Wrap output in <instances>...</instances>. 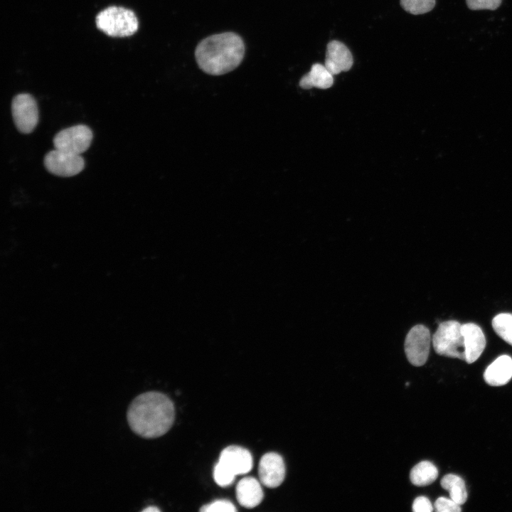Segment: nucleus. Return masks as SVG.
<instances>
[{
    "label": "nucleus",
    "instance_id": "obj_1",
    "mask_svg": "<svg viewBox=\"0 0 512 512\" xmlns=\"http://www.w3.org/2000/svg\"><path fill=\"white\" fill-rule=\"evenodd\" d=\"M175 418L173 402L165 394L149 391L137 395L129 404L127 420L130 429L137 435L156 438L166 434Z\"/></svg>",
    "mask_w": 512,
    "mask_h": 512
},
{
    "label": "nucleus",
    "instance_id": "obj_2",
    "mask_svg": "<svg viewBox=\"0 0 512 512\" xmlns=\"http://www.w3.org/2000/svg\"><path fill=\"white\" fill-rule=\"evenodd\" d=\"M245 45L242 38L233 32L214 34L201 41L195 50L199 68L212 75L235 70L242 62Z\"/></svg>",
    "mask_w": 512,
    "mask_h": 512
},
{
    "label": "nucleus",
    "instance_id": "obj_3",
    "mask_svg": "<svg viewBox=\"0 0 512 512\" xmlns=\"http://www.w3.org/2000/svg\"><path fill=\"white\" fill-rule=\"evenodd\" d=\"M97 27L112 37H127L138 29L139 22L130 9L112 6L101 11L96 16Z\"/></svg>",
    "mask_w": 512,
    "mask_h": 512
},
{
    "label": "nucleus",
    "instance_id": "obj_4",
    "mask_svg": "<svg viewBox=\"0 0 512 512\" xmlns=\"http://www.w3.org/2000/svg\"><path fill=\"white\" fill-rule=\"evenodd\" d=\"M435 352L450 358L465 361V348L462 324L454 320L442 322L432 336Z\"/></svg>",
    "mask_w": 512,
    "mask_h": 512
},
{
    "label": "nucleus",
    "instance_id": "obj_5",
    "mask_svg": "<svg viewBox=\"0 0 512 512\" xmlns=\"http://www.w3.org/2000/svg\"><path fill=\"white\" fill-rule=\"evenodd\" d=\"M93 134L91 129L85 124L72 126L58 132L53 138L55 149L79 154L90 146Z\"/></svg>",
    "mask_w": 512,
    "mask_h": 512
},
{
    "label": "nucleus",
    "instance_id": "obj_6",
    "mask_svg": "<svg viewBox=\"0 0 512 512\" xmlns=\"http://www.w3.org/2000/svg\"><path fill=\"white\" fill-rule=\"evenodd\" d=\"M11 113L16 127L23 134L32 132L38 122L36 101L28 93H20L13 98Z\"/></svg>",
    "mask_w": 512,
    "mask_h": 512
},
{
    "label": "nucleus",
    "instance_id": "obj_7",
    "mask_svg": "<svg viewBox=\"0 0 512 512\" xmlns=\"http://www.w3.org/2000/svg\"><path fill=\"white\" fill-rule=\"evenodd\" d=\"M431 343L430 330L422 324L414 326L405 340V352L408 361L414 366H423L429 356Z\"/></svg>",
    "mask_w": 512,
    "mask_h": 512
},
{
    "label": "nucleus",
    "instance_id": "obj_8",
    "mask_svg": "<svg viewBox=\"0 0 512 512\" xmlns=\"http://www.w3.org/2000/svg\"><path fill=\"white\" fill-rule=\"evenodd\" d=\"M43 162L50 173L63 177L77 175L85 167V161L80 155L56 149L46 154Z\"/></svg>",
    "mask_w": 512,
    "mask_h": 512
},
{
    "label": "nucleus",
    "instance_id": "obj_9",
    "mask_svg": "<svg viewBox=\"0 0 512 512\" xmlns=\"http://www.w3.org/2000/svg\"><path fill=\"white\" fill-rule=\"evenodd\" d=\"M260 480L269 488H276L284 481L285 465L281 455L275 452L265 454L258 466Z\"/></svg>",
    "mask_w": 512,
    "mask_h": 512
},
{
    "label": "nucleus",
    "instance_id": "obj_10",
    "mask_svg": "<svg viewBox=\"0 0 512 512\" xmlns=\"http://www.w3.org/2000/svg\"><path fill=\"white\" fill-rule=\"evenodd\" d=\"M218 462L235 476L249 472L253 465L250 452L240 446L232 445L225 448L220 453Z\"/></svg>",
    "mask_w": 512,
    "mask_h": 512
},
{
    "label": "nucleus",
    "instance_id": "obj_11",
    "mask_svg": "<svg viewBox=\"0 0 512 512\" xmlns=\"http://www.w3.org/2000/svg\"><path fill=\"white\" fill-rule=\"evenodd\" d=\"M353 62L351 51L343 43L332 41L327 44L324 65L333 75L349 70Z\"/></svg>",
    "mask_w": 512,
    "mask_h": 512
},
{
    "label": "nucleus",
    "instance_id": "obj_12",
    "mask_svg": "<svg viewBox=\"0 0 512 512\" xmlns=\"http://www.w3.org/2000/svg\"><path fill=\"white\" fill-rule=\"evenodd\" d=\"M465 348V361L470 364L481 355L486 346V338L481 329L474 323L462 325Z\"/></svg>",
    "mask_w": 512,
    "mask_h": 512
},
{
    "label": "nucleus",
    "instance_id": "obj_13",
    "mask_svg": "<svg viewBox=\"0 0 512 512\" xmlns=\"http://www.w3.org/2000/svg\"><path fill=\"white\" fill-rule=\"evenodd\" d=\"M262 486L255 478L245 477L236 486V498L243 507L252 508L259 505L263 499Z\"/></svg>",
    "mask_w": 512,
    "mask_h": 512
},
{
    "label": "nucleus",
    "instance_id": "obj_14",
    "mask_svg": "<svg viewBox=\"0 0 512 512\" xmlns=\"http://www.w3.org/2000/svg\"><path fill=\"white\" fill-rule=\"evenodd\" d=\"M512 378V358L502 355L493 361L485 370L484 378L491 386H501Z\"/></svg>",
    "mask_w": 512,
    "mask_h": 512
},
{
    "label": "nucleus",
    "instance_id": "obj_15",
    "mask_svg": "<svg viewBox=\"0 0 512 512\" xmlns=\"http://www.w3.org/2000/svg\"><path fill=\"white\" fill-rule=\"evenodd\" d=\"M333 82V75L326 66L315 63L311 66V70L301 78L299 86L303 89H327L332 86Z\"/></svg>",
    "mask_w": 512,
    "mask_h": 512
},
{
    "label": "nucleus",
    "instance_id": "obj_16",
    "mask_svg": "<svg viewBox=\"0 0 512 512\" xmlns=\"http://www.w3.org/2000/svg\"><path fill=\"white\" fill-rule=\"evenodd\" d=\"M438 476V469L429 461H422L410 471L411 482L417 486H425L433 483Z\"/></svg>",
    "mask_w": 512,
    "mask_h": 512
},
{
    "label": "nucleus",
    "instance_id": "obj_17",
    "mask_svg": "<svg viewBox=\"0 0 512 512\" xmlns=\"http://www.w3.org/2000/svg\"><path fill=\"white\" fill-rule=\"evenodd\" d=\"M442 487L448 491L449 497L459 505L464 504L467 499L465 482L460 476L449 474L442 477L440 481Z\"/></svg>",
    "mask_w": 512,
    "mask_h": 512
},
{
    "label": "nucleus",
    "instance_id": "obj_18",
    "mask_svg": "<svg viewBox=\"0 0 512 512\" xmlns=\"http://www.w3.org/2000/svg\"><path fill=\"white\" fill-rule=\"evenodd\" d=\"M491 324L496 334L512 346V314H498L494 317Z\"/></svg>",
    "mask_w": 512,
    "mask_h": 512
},
{
    "label": "nucleus",
    "instance_id": "obj_19",
    "mask_svg": "<svg viewBox=\"0 0 512 512\" xmlns=\"http://www.w3.org/2000/svg\"><path fill=\"white\" fill-rule=\"evenodd\" d=\"M400 3L407 12L418 15L431 11L435 5V0H400Z\"/></svg>",
    "mask_w": 512,
    "mask_h": 512
},
{
    "label": "nucleus",
    "instance_id": "obj_20",
    "mask_svg": "<svg viewBox=\"0 0 512 512\" xmlns=\"http://www.w3.org/2000/svg\"><path fill=\"white\" fill-rule=\"evenodd\" d=\"M235 477V475L219 462L215 465L213 478L218 485L228 486L234 481Z\"/></svg>",
    "mask_w": 512,
    "mask_h": 512
},
{
    "label": "nucleus",
    "instance_id": "obj_21",
    "mask_svg": "<svg viewBox=\"0 0 512 512\" xmlns=\"http://www.w3.org/2000/svg\"><path fill=\"white\" fill-rule=\"evenodd\" d=\"M200 511L203 512H235L237 509L230 501L220 499L203 506Z\"/></svg>",
    "mask_w": 512,
    "mask_h": 512
},
{
    "label": "nucleus",
    "instance_id": "obj_22",
    "mask_svg": "<svg viewBox=\"0 0 512 512\" xmlns=\"http://www.w3.org/2000/svg\"><path fill=\"white\" fill-rule=\"evenodd\" d=\"M434 509L437 512H460V505L451 498L439 497L434 502Z\"/></svg>",
    "mask_w": 512,
    "mask_h": 512
},
{
    "label": "nucleus",
    "instance_id": "obj_23",
    "mask_svg": "<svg viewBox=\"0 0 512 512\" xmlns=\"http://www.w3.org/2000/svg\"><path fill=\"white\" fill-rule=\"evenodd\" d=\"M466 2L471 10H495L500 6L501 0H466Z\"/></svg>",
    "mask_w": 512,
    "mask_h": 512
},
{
    "label": "nucleus",
    "instance_id": "obj_24",
    "mask_svg": "<svg viewBox=\"0 0 512 512\" xmlns=\"http://www.w3.org/2000/svg\"><path fill=\"white\" fill-rule=\"evenodd\" d=\"M414 512H431L433 511L430 501L425 496H418L412 503Z\"/></svg>",
    "mask_w": 512,
    "mask_h": 512
},
{
    "label": "nucleus",
    "instance_id": "obj_25",
    "mask_svg": "<svg viewBox=\"0 0 512 512\" xmlns=\"http://www.w3.org/2000/svg\"><path fill=\"white\" fill-rule=\"evenodd\" d=\"M144 511H159V510L158 508H154H154H153V507H150V508H147L144 509Z\"/></svg>",
    "mask_w": 512,
    "mask_h": 512
}]
</instances>
